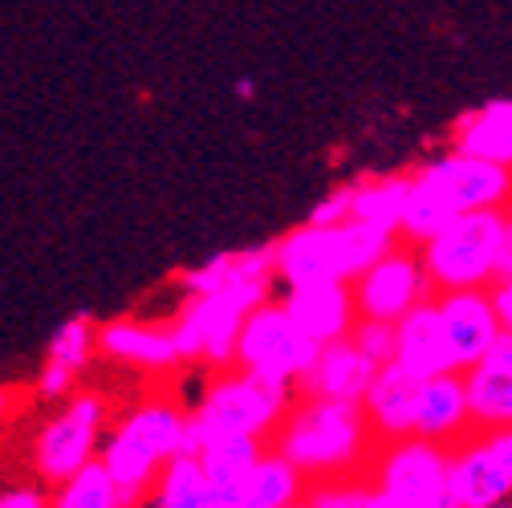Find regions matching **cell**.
Here are the masks:
<instances>
[{"mask_svg":"<svg viewBox=\"0 0 512 508\" xmlns=\"http://www.w3.org/2000/svg\"><path fill=\"white\" fill-rule=\"evenodd\" d=\"M269 448H277L313 484V480L362 476L378 439L366 423L362 403L293 391L277 431L269 435Z\"/></svg>","mask_w":512,"mask_h":508,"instance_id":"obj_1","label":"cell"},{"mask_svg":"<svg viewBox=\"0 0 512 508\" xmlns=\"http://www.w3.org/2000/svg\"><path fill=\"white\" fill-rule=\"evenodd\" d=\"M512 204V171L468 155L460 147H447L443 155L419 163L407 175V204L399 220V240L419 244L447 220L464 212H504Z\"/></svg>","mask_w":512,"mask_h":508,"instance_id":"obj_2","label":"cell"},{"mask_svg":"<svg viewBox=\"0 0 512 508\" xmlns=\"http://www.w3.org/2000/svg\"><path fill=\"white\" fill-rule=\"evenodd\" d=\"M179 452H191L187 407L171 395H147L135 407H126L118 419H110L98 464L118 480L122 492L147 500L151 480Z\"/></svg>","mask_w":512,"mask_h":508,"instance_id":"obj_3","label":"cell"},{"mask_svg":"<svg viewBox=\"0 0 512 508\" xmlns=\"http://www.w3.org/2000/svg\"><path fill=\"white\" fill-rule=\"evenodd\" d=\"M289 399H293V391L273 387V383H265V378H256L240 366L208 370L204 391L196 395V403L187 407L191 452L208 439H228V435L269 443V435L277 431Z\"/></svg>","mask_w":512,"mask_h":508,"instance_id":"obj_4","label":"cell"},{"mask_svg":"<svg viewBox=\"0 0 512 508\" xmlns=\"http://www.w3.org/2000/svg\"><path fill=\"white\" fill-rule=\"evenodd\" d=\"M423 273L435 293L488 289L508 269V224L504 212H464L415 244Z\"/></svg>","mask_w":512,"mask_h":508,"instance_id":"obj_5","label":"cell"},{"mask_svg":"<svg viewBox=\"0 0 512 508\" xmlns=\"http://www.w3.org/2000/svg\"><path fill=\"white\" fill-rule=\"evenodd\" d=\"M273 285H277L273 277H248V281H232L216 293L183 297L171 317V338H175L179 362L204 366V370L232 366L244 317L261 301L273 297Z\"/></svg>","mask_w":512,"mask_h":508,"instance_id":"obj_6","label":"cell"},{"mask_svg":"<svg viewBox=\"0 0 512 508\" xmlns=\"http://www.w3.org/2000/svg\"><path fill=\"white\" fill-rule=\"evenodd\" d=\"M110 419H114V411L102 391H74L70 399L53 403V411L41 419V427L33 431V443H29L33 480L53 488L57 480H66L82 464L98 460Z\"/></svg>","mask_w":512,"mask_h":508,"instance_id":"obj_7","label":"cell"},{"mask_svg":"<svg viewBox=\"0 0 512 508\" xmlns=\"http://www.w3.org/2000/svg\"><path fill=\"white\" fill-rule=\"evenodd\" d=\"M374 492L395 500L399 508H456L447 448L419 435L378 439L370 464L362 472Z\"/></svg>","mask_w":512,"mask_h":508,"instance_id":"obj_8","label":"cell"},{"mask_svg":"<svg viewBox=\"0 0 512 508\" xmlns=\"http://www.w3.org/2000/svg\"><path fill=\"white\" fill-rule=\"evenodd\" d=\"M313 358H317V342L293 326V317L285 313L281 297H269L244 317L232 366L265 378L273 387L297 391L305 370L313 366Z\"/></svg>","mask_w":512,"mask_h":508,"instance_id":"obj_9","label":"cell"},{"mask_svg":"<svg viewBox=\"0 0 512 508\" xmlns=\"http://www.w3.org/2000/svg\"><path fill=\"white\" fill-rule=\"evenodd\" d=\"M358 317H370V322H387L395 326L403 313H411L415 305L431 301V281L423 273V261L415 244L395 240L374 265H366L354 281H350Z\"/></svg>","mask_w":512,"mask_h":508,"instance_id":"obj_10","label":"cell"},{"mask_svg":"<svg viewBox=\"0 0 512 508\" xmlns=\"http://www.w3.org/2000/svg\"><path fill=\"white\" fill-rule=\"evenodd\" d=\"M273 248V281L289 285H317V281H350L346 236L342 224H297Z\"/></svg>","mask_w":512,"mask_h":508,"instance_id":"obj_11","label":"cell"},{"mask_svg":"<svg viewBox=\"0 0 512 508\" xmlns=\"http://www.w3.org/2000/svg\"><path fill=\"white\" fill-rule=\"evenodd\" d=\"M439 330L447 342V358L452 370H468L472 362H480L488 354V346L500 334V322L492 313L488 289H447V293H431Z\"/></svg>","mask_w":512,"mask_h":508,"instance_id":"obj_12","label":"cell"},{"mask_svg":"<svg viewBox=\"0 0 512 508\" xmlns=\"http://www.w3.org/2000/svg\"><path fill=\"white\" fill-rule=\"evenodd\" d=\"M98 354L139 374H171L175 366H183L171 338V322H155V317H110V322H98Z\"/></svg>","mask_w":512,"mask_h":508,"instance_id":"obj_13","label":"cell"},{"mask_svg":"<svg viewBox=\"0 0 512 508\" xmlns=\"http://www.w3.org/2000/svg\"><path fill=\"white\" fill-rule=\"evenodd\" d=\"M285 313L293 317V326L313 338L317 346L350 338L358 326V305L350 293V281H317V285H289L281 297Z\"/></svg>","mask_w":512,"mask_h":508,"instance_id":"obj_14","label":"cell"},{"mask_svg":"<svg viewBox=\"0 0 512 508\" xmlns=\"http://www.w3.org/2000/svg\"><path fill=\"white\" fill-rule=\"evenodd\" d=\"M411 435L431 439L452 448L456 439L472 435V415H468V395H464V378L456 370L431 374L419 383V403H415V427Z\"/></svg>","mask_w":512,"mask_h":508,"instance_id":"obj_15","label":"cell"},{"mask_svg":"<svg viewBox=\"0 0 512 508\" xmlns=\"http://www.w3.org/2000/svg\"><path fill=\"white\" fill-rule=\"evenodd\" d=\"M447 468H452L456 508H484V504H496V500L512 496V484H508L504 468L496 464L488 439L480 431L456 439L452 448H447Z\"/></svg>","mask_w":512,"mask_h":508,"instance_id":"obj_16","label":"cell"},{"mask_svg":"<svg viewBox=\"0 0 512 508\" xmlns=\"http://www.w3.org/2000/svg\"><path fill=\"white\" fill-rule=\"evenodd\" d=\"M419 383L411 370H403L399 362L378 366L370 387L362 395V411L366 423L374 431V439H403L415 427V403H419Z\"/></svg>","mask_w":512,"mask_h":508,"instance_id":"obj_17","label":"cell"},{"mask_svg":"<svg viewBox=\"0 0 512 508\" xmlns=\"http://www.w3.org/2000/svg\"><path fill=\"white\" fill-rule=\"evenodd\" d=\"M374 362L350 342V338H338V342H326L317 346V358L313 366L305 370L301 378V395H322V399H350V403H362L370 378H374Z\"/></svg>","mask_w":512,"mask_h":508,"instance_id":"obj_18","label":"cell"},{"mask_svg":"<svg viewBox=\"0 0 512 508\" xmlns=\"http://www.w3.org/2000/svg\"><path fill=\"white\" fill-rule=\"evenodd\" d=\"M452 147L512 171V98H492L452 122Z\"/></svg>","mask_w":512,"mask_h":508,"instance_id":"obj_19","label":"cell"},{"mask_svg":"<svg viewBox=\"0 0 512 508\" xmlns=\"http://www.w3.org/2000/svg\"><path fill=\"white\" fill-rule=\"evenodd\" d=\"M395 362L403 370H411L415 378H431V374L452 370V358H447V342H443L431 301L415 305L411 313H403L395 322Z\"/></svg>","mask_w":512,"mask_h":508,"instance_id":"obj_20","label":"cell"},{"mask_svg":"<svg viewBox=\"0 0 512 508\" xmlns=\"http://www.w3.org/2000/svg\"><path fill=\"white\" fill-rule=\"evenodd\" d=\"M143 508H232V504L216 492V484L200 468L196 452H179L151 480Z\"/></svg>","mask_w":512,"mask_h":508,"instance_id":"obj_21","label":"cell"},{"mask_svg":"<svg viewBox=\"0 0 512 508\" xmlns=\"http://www.w3.org/2000/svg\"><path fill=\"white\" fill-rule=\"evenodd\" d=\"M460 378H464V395H468L472 431L512 427V362L480 358L468 370H460Z\"/></svg>","mask_w":512,"mask_h":508,"instance_id":"obj_22","label":"cell"},{"mask_svg":"<svg viewBox=\"0 0 512 508\" xmlns=\"http://www.w3.org/2000/svg\"><path fill=\"white\" fill-rule=\"evenodd\" d=\"M305 488H309V480L277 448L265 443V452L256 456L252 472L240 484L236 508H293L305 500Z\"/></svg>","mask_w":512,"mask_h":508,"instance_id":"obj_23","label":"cell"},{"mask_svg":"<svg viewBox=\"0 0 512 508\" xmlns=\"http://www.w3.org/2000/svg\"><path fill=\"white\" fill-rule=\"evenodd\" d=\"M248 277H273V248L256 244V248H236V252H216V257L200 261L196 269H187L179 277L183 297H200V293H216L232 281H248Z\"/></svg>","mask_w":512,"mask_h":508,"instance_id":"obj_24","label":"cell"},{"mask_svg":"<svg viewBox=\"0 0 512 508\" xmlns=\"http://www.w3.org/2000/svg\"><path fill=\"white\" fill-rule=\"evenodd\" d=\"M49 508H143V500L122 492L118 480L98 460H90L49 488Z\"/></svg>","mask_w":512,"mask_h":508,"instance_id":"obj_25","label":"cell"},{"mask_svg":"<svg viewBox=\"0 0 512 508\" xmlns=\"http://www.w3.org/2000/svg\"><path fill=\"white\" fill-rule=\"evenodd\" d=\"M265 452L261 439H240V435H228V439H208L196 448V460L200 468L208 472V480L216 484V492L236 508V496H240V484L244 476L252 472L256 456Z\"/></svg>","mask_w":512,"mask_h":508,"instance_id":"obj_26","label":"cell"},{"mask_svg":"<svg viewBox=\"0 0 512 508\" xmlns=\"http://www.w3.org/2000/svg\"><path fill=\"white\" fill-rule=\"evenodd\" d=\"M403 204H407V175H366L350 183V220L387 228L399 236Z\"/></svg>","mask_w":512,"mask_h":508,"instance_id":"obj_27","label":"cell"},{"mask_svg":"<svg viewBox=\"0 0 512 508\" xmlns=\"http://www.w3.org/2000/svg\"><path fill=\"white\" fill-rule=\"evenodd\" d=\"M94 358H98V322L90 313H70L45 342V362H57L74 374H86Z\"/></svg>","mask_w":512,"mask_h":508,"instance_id":"obj_28","label":"cell"},{"mask_svg":"<svg viewBox=\"0 0 512 508\" xmlns=\"http://www.w3.org/2000/svg\"><path fill=\"white\" fill-rule=\"evenodd\" d=\"M350 342H354L374 366L395 362V326H387V322H370V317H358V326L350 330Z\"/></svg>","mask_w":512,"mask_h":508,"instance_id":"obj_29","label":"cell"},{"mask_svg":"<svg viewBox=\"0 0 512 508\" xmlns=\"http://www.w3.org/2000/svg\"><path fill=\"white\" fill-rule=\"evenodd\" d=\"M82 383V374L66 370V366H57V362H41L37 378H33V395L41 403H61V399H70Z\"/></svg>","mask_w":512,"mask_h":508,"instance_id":"obj_30","label":"cell"},{"mask_svg":"<svg viewBox=\"0 0 512 508\" xmlns=\"http://www.w3.org/2000/svg\"><path fill=\"white\" fill-rule=\"evenodd\" d=\"M313 224H346L350 220V183H338L334 192H326L309 212Z\"/></svg>","mask_w":512,"mask_h":508,"instance_id":"obj_31","label":"cell"},{"mask_svg":"<svg viewBox=\"0 0 512 508\" xmlns=\"http://www.w3.org/2000/svg\"><path fill=\"white\" fill-rule=\"evenodd\" d=\"M0 508H49V488L37 480L0 488Z\"/></svg>","mask_w":512,"mask_h":508,"instance_id":"obj_32","label":"cell"},{"mask_svg":"<svg viewBox=\"0 0 512 508\" xmlns=\"http://www.w3.org/2000/svg\"><path fill=\"white\" fill-rule=\"evenodd\" d=\"M488 301H492V313H496L500 330L512 334V269H504V273L488 285Z\"/></svg>","mask_w":512,"mask_h":508,"instance_id":"obj_33","label":"cell"},{"mask_svg":"<svg viewBox=\"0 0 512 508\" xmlns=\"http://www.w3.org/2000/svg\"><path fill=\"white\" fill-rule=\"evenodd\" d=\"M480 435L488 439V448H492L496 464L504 468V476H508V484H512V427H500V431H480Z\"/></svg>","mask_w":512,"mask_h":508,"instance_id":"obj_34","label":"cell"},{"mask_svg":"<svg viewBox=\"0 0 512 508\" xmlns=\"http://www.w3.org/2000/svg\"><path fill=\"white\" fill-rule=\"evenodd\" d=\"M366 484H370V480H366ZM362 508H399V504H395V500H387L382 492H374V488H370V492H366V500H362Z\"/></svg>","mask_w":512,"mask_h":508,"instance_id":"obj_35","label":"cell"},{"mask_svg":"<svg viewBox=\"0 0 512 508\" xmlns=\"http://www.w3.org/2000/svg\"><path fill=\"white\" fill-rule=\"evenodd\" d=\"M13 407H17V395H13L9 387H0V419H5Z\"/></svg>","mask_w":512,"mask_h":508,"instance_id":"obj_36","label":"cell"},{"mask_svg":"<svg viewBox=\"0 0 512 508\" xmlns=\"http://www.w3.org/2000/svg\"><path fill=\"white\" fill-rule=\"evenodd\" d=\"M236 98H256V82L252 78H240L236 82Z\"/></svg>","mask_w":512,"mask_h":508,"instance_id":"obj_37","label":"cell"},{"mask_svg":"<svg viewBox=\"0 0 512 508\" xmlns=\"http://www.w3.org/2000/svg\"><path fill=\"white\" fill-rule=\"evenodd\" d=\"M504 224H508V269H512V204L504 208Z\"/></svg>","mask_w":512,"mask_h":508,"instance_id":"obj_38","label":"cell"},{"mask_svg":"<svg viewBox=\"0 0 512 508\" xmlns=\"http://www.w3.org/2000/svg\"><path fill=\"white\" fill-rule=\"evenodd\" d=\"M484 508H512V496H504V500H496V504H484Z\"/></svg>","mask_w":512,"mask_h":508,"instance_id":"obj_39","label":"cell"},{"mask_svg":"<svg viewBox=\"0 0 512 508\" xmlns=\"http://www.w3.org/2000/svg\"><path fill=\"white\" fill-rule=\"evenodd\" d=\"M293 508H301V504H293Z\"/></svg>","mask_w":512,"mask_h":508,"instance_id":"obj_40","label":"cell"}]
</instances>
